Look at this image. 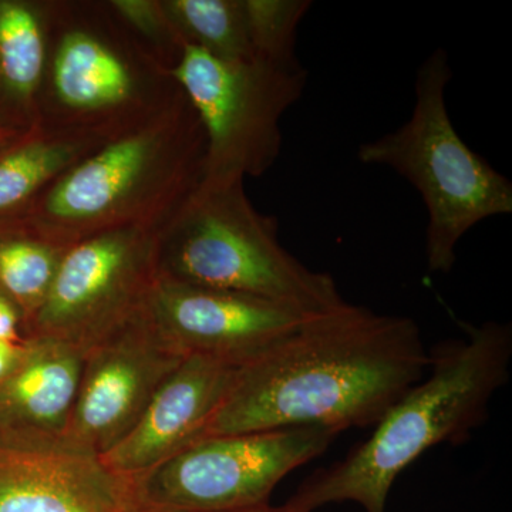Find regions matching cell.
Masks as SVG:
<instances>
[{
	"label": "cell",
	"instance_id": "cell-9",
	"mask_svg": "<svg viewBox=\"0 0 512 512\" xmlns=\"http://www.w3.org/2000/svg\"><path fill=\"white\" fill-rule=\"evenodd\" d=\"M158 231L124 228L67 248L25 338L59 340L86 352L147 308L158 281Z\"/></svg>",
	"mask_w": 512,
	"mask_h": 512
},
{
	"label": "cell",
	"instance_id": "cell-18",
	"mask_svg": "<svg viewBox=\"0 0 512 512\" xmlns=\"http://www.w3.org/2000/svg\"><path fill=\"white\" fill-rule=\"evenodd\" d=\"M185 43L222 60L254 56L242 0H163Z\"/></svg>",
	"mask_w": 512,
	"mask_h": 512
},
{
	"label": "cell",
	"instance_id": "cell-17",
	"mask_svg": "<svg viewBox=\"0 0 512 512\" xmlns=\"http://www.w3.org/2000/svg\"><path fill=\"white\" fill-rule=\"evenodd\" d=\"M66 249L0 221V293L23 316V326L45 302Z\"/></svg>",
	"mask_w": 512,
	"mask_h": 512
},
{
	"label": "cell",
	"instance_id": "cell-20",
	"mask_svg": "<svg viewBox=\"0 0 512 512\" xmlns=\"http://www.w3.org/2000/svg\"><path fill=\"white\" fill-rule=\"evenodd\" d=\"M111 12L165 69L173 70L185 43L175 30L163 0H106Z\"/></svg>",
	"mask_w": 512,
	"mask_h": 512
},
{
	"label": "cell",
	"instance_id": "cell-14",
	"mask_svg": "<svg viewBox=\"0 0 512 512\" xmlns=\"http://www.w3.org/2000/svg\"><path fill=\"white\" fill-rule=\"evenodd\" d=\"M82 363L72 345L28 338L25 359L0 383V443H64Z\"/></svg>",
	"mask_w": 512,
	"mask_h": 512
},
{
	"label": "cell",
	"instance_id": "cell-16",
	"mask_svg": "<svg viewBox=\"0 0 512 512\" xmlns=\"http://www.w3.org/2000/svg\"><path fill=\"white\" fill-rule=\"evenodd\" d=\"M106 141L89 134L36 126L0 151V220L35 200L56 178Z\"/></svg>",
	"mask_w": 512,
	"mask_h": 512
},
{
	"label": "cell",
	"instance_id": "cell-24",
	"mask_svg": "<svg viewBox=\"0 0 512 512\" xmlns=\"http://www.w3.org/2000/svg\"><path fill=\"white\" fill-rule=\"evenodd\" d=\"M28 133V131H26ZM25 133H18V131L8 130V128L0 127V151L5 150L10 146L16 138L23 136Z\"/></svg>",
	"mask_w": 512,
	"mask_h": 512
},
{
	"label": "cell",
	"instance_id": "cell-22",
	"mask_svg": "<svg viewBox=\"0 0 512 512\" xmlns=\"http://www.w3.org/2000/svg\"><path fill=\"white\" fill-rule=\"evenodd\" d=\"M28 352V338L23 342H8V340H0V383L6 379L25 359Z\"/></svg>",
	"mask_w": 512,
	"mask_h": 512
},
{
	"label": "cell",
	"instance_id": "cell-12",
	"mask_svg": "<svg viewBox=\"0 0 512 512\" xmlns=\"http://www.w3.org/2000/svg\"><path fill=\"white\" fill-rule=\"evenodd\" d=\"M0 512H136L131 484L72 444L0 443Z\"/></svg>",
	"mask_w": 512,
	"mask_h": 512
},
{
	"label": "cell",
	"instance_id": "cell-8",
	"mask_svg": "<svg viewBox=\"0 0 512 512\" xmlns=\"http://www.w3.org/2000/svg\"><path fill=\"white\" fill-rule=\"evenodd\" d=\"M339 433L291 427L205 437L128 478L136 511L212 512L269 503L292 471L322 456Z\"/></svg>",
	"mask_w": 512,
	"mask_h": 512
},
{
	"label": "cell",
	"instance_id": "cell-7",
	"mask_svg": "<svg viewBox=\"0 0 512 512\" xmlns=\"http://www.w3.org/2000/svg\"><path fill=\"white\" fill-rule=\"evenodd\" d=\"M171 74L204 128V178H258L274 167L284 146L282 119L308 83L301 63L222 60L185 46Z\"/></svg>",
	"mask_w": 512,
	"mask_h": 512
},
{
	"label": "cell",
	"instance_id": "cell-19",
	"mask_svg": "<svg viewBox=\"0 0 512 512\" xmlns=\"http://www.w3.org/2000/svg\"><path fill=\"white\" fill-rule=\"evenodd\" d=\"M254 56L275 63L298 62L296 32L311 0H242Z\"/></svg>",
	"mask_w": 512,
	"mask_h": 512
},
{
	"label": "cell",
	"instance_id": "cell-5",
	"mask_svg": "<svg viewBox=\"0 0 512 512\" xmlns=\"http://www.w3.org/2000/svg\"><path fill=\"white\" fill-rule=\"evenodd\" d=\"M181 92L107 2L49 0L39 126L109 141L146 123Z\"/></svg>",
	"mask_w": 512,
	"mask_h": 512
},
{
	"label": "cell",
	"instance_id": "cell-15",
	"mask_svg": "<svg viewBox=\"0 0 512 512\" xmlns=\"http://www.w3.org/2000/svg\"><path fill=\"white\" fill-rule=\"evenodd\" d=\"M47 6L49 0H0V127L18 133L39 126Z\"/></svg>",
	"mask_w": 512,
	"mask_h": 512
},
{
	"label": "cell",
	"instance_id": "cell-6",
	"mask_svg": "<svg viewBox=\"0 0 512 512\" xmlns=\"http://www.w3.org/2000/svg\"><path fill=\"white\" fill-rule=\"evenodd\" d=\"M451 79L447 52L434 50L417 70L409 120L357 148L360 163L389 168L419 191L431 274L454 268L458 244L480 222L512 214L511 181L471 150L454 127L446 101Z\"/></svg>",
	"mask_w": 512,
	"mask_h": 512
},
{
	"label": "cell",
	"instance_id": "cell-10",
	"mask_svg": "<svg viewBox=\"0 0 512 512\" xmlns=\"http://www.w3.org/2000/svg\"><path fill=\"white\" fill-rule=\"evenodd\" d=\"M184 359L158 332L147 308L87 349L67 443L99 457L109 453Z\"/></svg>",
	"mask_w": 512,
	"mask_h": 512
},
{
	"label": "cell",
	"instance_id": "cell-4",
	"mask_svg": "<svg viewBox=\"0 0 512 512\" xmlns=\"http://www.w3.org/2000/svg\"><path fill=\"white\" fill-rule=\"evenodd\" d=\"M160 281L256 296L306 313L345 299L333 276L286 251L278 222L256 210L239 178H204L157 237Z\"/></svg>",
	"mask_w": 512,
	"mask_h": 512
},
{
	"label": "cell",
	"instance_id": "cell-1",
	"mask_svg": "<svg viewBox=\"0 0 512 512\" xmlns=\"http://www.w3.org/2000/svg\"><path fill=\"white\" fill-rule=\"evenodd\" d=\"M417 323L343 302L239 367L200 439L320 427H375L427 375Z\"/></svg>",
	"mask_w": 512,
	"mask_h": 512
},
{
	"label": "cell",
	"instance_id": "cell-21",
	"mask_svg": "<svg viewBox=\"0 0 512 512\" xmlns=\"http://www.w3.org/2000/svg\"><path fill=\"white\" fill-rule=\"evenodd\" d=\"M0 340L23 342V316L9 298L0 293Z\"/></svg>",
	"mask_w": 512,
	"mask_h": 512
},
{
	"label": "cell",
	"instance_id": "cell-2",
	"mask_svg": "<svg viewBox=\"0 0 512 512\" xmlns=\"http://www.w3.org/2000/svg\"><path fill=\"white\" fill-rule=\"evenodd\" d=\"M464 338L429 350L427 375L379 423L369 439L345 458L319 468L286 505L313 512L323 505L355 503L386 512L400 474L439 444H463L490 416V403L510 379V323L461 322Z\"/></svg>",
	"mask_w": 512,
	"mask_h": 512
},
{
	"label": "cell",
	"instance_id": "cell-13",
	"mask_svg": "<svg viewBox=\"0 0 512 512\" xmlns=\"http://www.w3.org/2000/svg\"><path fill=\"white\" fill-rule=\"evenodd\" d=\"M239 367L220 357L185 356L134 429L101 456L103 463L119 476L136 477L200 440L234 384Z\"/></svg>",
	"mask_w": 512,
	"mask_h": 512
},
{
	"label": "cell",
	"instance_id": "cell-11",
	"mask_svg": "<svg viewBox=\"0 0 512 512\" xmlns=\"http://www.w3.org/2000/svg\"><path fill=\"white\" fill-rule=\"evenodd\" d=\"M147 315L183 355L220 357L244 365L320 313L158 279Z\"/></svg>",
	"mask_w": 512,
	"mask_h": 512
},
{
	"label": "cell",
	"instance_id": "cell-23",
	"mask_svg": "<svg viewBox=\"0 0 512 512\" xmlns=\"http://www.w3.org/2000/svg\"><path fill=\"white\" fill-rule=\"evenodd\" d=\"M136 512H146V511H136ZM212 512H296L292 510L291 507L284 504L281 507H275V505H271L269 503L255 505V507L248 508H239V510H228V511H212Z\"/></svg>",
	"mask_w": 512,
	"mask_h": 512
},
{
	"label": "cell",
	"instance_id": "cell-3",
	"mask_svg": "<svg viewBox=\"0 0 512 512\" xmlns=\"http://www.w3.org/2000/svg\"><path fill=\"white\" fill-rule=\"evenodd\" d=\"M204 128L184 92L163 111L106 141L28 207L0 220L55 247L124 228L160 232L204 181Z\"/></svg>",
	"mask_w": 512,
	"mask_h": 512
}]
</instances>
